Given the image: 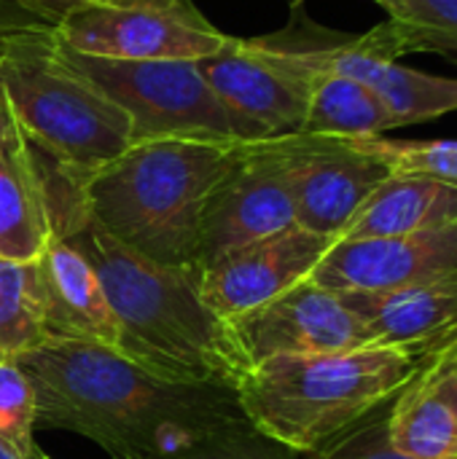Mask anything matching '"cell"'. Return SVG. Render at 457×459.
<instances>
[{
  "label": "cell",
  "instance_id": "4316f807",
  "mask_svg": "<svg viewBox=\"0 0 457 459\" xmlns=\"http://www.w3.org/2000/svg\"><path fill=\"white\" fill-rule=\"evenodd\" d=\"M19 3L35 8V11H40L43 16H48V19L57 24L59 16H62L67 8H73V5H78V3H86V0H19Z\"/></svg>",
  "mask_w": 457,
  "mask_h": 459
},
{
  "label": "cell",
  "instance_id": "9c48e42d",
  "mask_svg": "<svg viewBox=\"0 0 457 459\" xmlns=\"http://www.w3.org/2000/svg\"><path fill=\"white\" fill-rule=\"evenodd\" d=\"M275 145L294 196L296 226L312 234L337 239L358 207L391 175L369 137L296 132L275 137Z\"/></svg>",
  "mask_w": 457,
  "mask_h": 459
},
{
  "label": "cell",
  "instance_id": "603a6c76",
  "mask_svg": "<svg viewBox=\"0 0 457 459\" xmlns=\"http://www.w3.org/2000/svg\"><path fill=\"white\" fill-rule=\"evenodd\" d=\"M369 143L391 172L431 175L457 183V140H391L377 134L369 137Z\"/></svg>",
  "mask_w": 457,
  "mask_h": 459
},
{
  "label": "cell",
  "instance_id": "cb8c5ba5",
  "mask_svg": "<svg viewBox=\"0 0 457 459\" xmlns=\"http://www.w3.org/2000/svg\"><path fill=\"white\" fill-rule=\"evenodd\" d=\"M391 401L393 398H388L382 406H377L374 411L364 414L361 420L331 436L304 459H415L399 452L388 438Z\"/></svg>",
  "mask_w": 457,
  "mask_h": 459
},
{
  "label": "cell",
  "instance_id": "8992f818",
  "mask_svg": "<svg viewBox=\"0 0 457 459\" xmlns=\"http://www.w3.org/2000/svg\"><path fill=\"white\" fill-rule=\"evenodd\" d=\"M57 38V35H54ZM59 56L94 89L116 102L132 126V143L159 137L261 140L207 86L189 59H105L67 48L57 38Z\"/></svg>",
  "mask_w": 457,
  "mask_h": 459
},
{
  "label": "cell",
  "instance_id": "5b68a950",
  "mask_svg": "<svg viewBox=\"0 0 457 459\" xmlns=\"http://www.w3.org/2000/svg\"><path fill=\"white\" fill-rule=\"evenodd\" d=\"M0 83L30 145L73 175L132 145L129 118L59 56L54 27L19 32L0 46Z\"/></svg>",
  "mask_w": 457,
  "mask_h": 459
},
{
  "label": "cell",
  "instance_id": "277c9868",
  "mask_svg": "<svg viewBox=\"0 0 457 459\" xmlns=\"http://www.w3.org/2000/svg\"><path fill=\"white\" fill-rule=\"evenodd\" d=\"M417 366V355L382 344L272 358L242 371L234 393L256 430L307 457L393 398Z\"/></svg>",
  "mask_w": 457,
  "mask_h": 459
},
{
  "label": "cell",
  "instance_id": "8fae6325",
  "mask_svg": "<svg viewBox=\"0 0 457 459\" xmlns=\"http://www.w3.org/2000/svg\"><path fill=\"white\" fill-rule=\"evenodd\" d=\"M245 371L272 358L326 355L369 347L372 336L339 293L310 277L277 299L226 320Z\"/></svg>",
  "mask_w": 457,
  "mask_h": 459
},
{
  "label": "cell",
  "instance_id": "6da1fadb",
  "mask_svg": "<svg viewBox=\"0 0 457 459\" xmlns=\"http://www.w3.org/2000/svg\"><path fill=\"white\" fill-rule=\"evenodd\" d=\"M48 231L94 266L119 323L116 352L137 368L183 385H232L245 371L226 320L199 296V272L167 266L108 234L89 212L73 172L32 148Z\"/></svg>",
  "mask_w": 457,
  "mask_h": 459
},
{
  "label": "cell",
  "instance_id": "d6986e66",
  "mask_svg": "<svg viewBox=\"0 0 457 459\" xmlns=\"http://www.w3.org/2000/svg\"><path fill=\"white\" fill-rule=\"evenodd\" d=\"M396 129L382 100L361 81L321 70L304 113L302 132L331 137H377Z\"/></svg>",
  "mask_w": 457,
  "mask_h": 459
},
{
  "label": "cell",
  "instance_id": "ac0fdd59",
  "mask_svg": "<svg viewBox=\"0 0 457 459\" xmlns=\"http://www.w3.org/2000/svg\"><path fill=\"white\" fill-rule=\"evenodd\" d=\"M48 234L32 145L22 129L0 134V258L35 261Z\"/></svg>",
  "mask_w": 457,
  "mask_h": 459
},
{
  "label": "cell",
  "instance_id": "9a60e30c",
  "mask_svg": "<svg viewBox=\"0 0 457 459\" xmlns=\"http://www.w3.org/2000/svg\"><path fill=\"white\" fill-rule=\"evenodd\" d=\"M339 296L364 323L372 344L407 350L417 360L457 325V274L423 285Z\"/></svg>",
  "mask_w": 457,
  "mask_h": 459
},
{
  "label": "cell",
  "instance_id": "d4e9b609",
  "mask_svg": "<svg viewBox=\"0 0 457 459\" xmlns=\"http://www.w3.org/2000/svg\"><path fill=\"white\" fill-rule=\"evenodd\" d=\"M175 459H304V455L264 436L250 422H242Z\"/></svg>",
  "mask_w": 457,
  "mask_h": 459
},
{
  "label": "cell",
  "instance_id": "f1b7e54d",
  "mask_svg": "<svg viewBox=\"0 0 457 459\" xmlns=\"http://www.w3.org/2000/svg\"><path fill=\"white\" fill-rule=\"evenodd\" d=\"M13 129H19V124H16V118H13L8 94H5V89H3V83H0V134H8V132H13Z\"/></svg>",
  "mask_w": 457,
  "mask_h": 459
},
{
  "label": "cell",
  "instance_id": "4fadbf2b",
  "mask_svg": "<svg viewBox=\"0 0 457 459\" xmlns=\"http://www.w3.org/2000/svg\"><path fill=\"white\" fill-rule=\"evenodd\" d=\"M334 237L291 226L242 245L199 269V296L221 320L245 315L304 282Z\"/></svg>",
  "mask_w": 457,
  "mask_h": 459
},
{
  "label": "cell",
  "instance_id": "ffe728a7",
  "mask_svg": "<svg viewBox=\"0 0 457 459\" xmlns=\"http://www.w3.org/2000/svg\"><path fill=\"white\" fill-rule=\"evenodd\" d=\"M43 342L35 261L0 258V352L19 358Z\"/></svg>",
  "mask_w": 457,
  "mask_h": 459
},
{
  "label": "cell",
  "instance_id": "2e32d148",
  "mask_svg": "<svg viewBox=\"0 0 457 459\" xmlns=\"http://www.w3.org/2000/svg\"><path fill=\"white\" fill-rule=\"evenodd\" d=\"M388 438L415 459H457L455 368L417 366V374L391 401Z\"/></svg>",
  "mask_w": 457,
  "mask_h": 459
},
{
  "label": "cell",
  "instance_id": "44dd1931",
  "mask_svg": "<svg viewBox=\"0 0 457 459\" xmlns=\"http://www.w3.org/2000/svg\"><path fill=\"white\" fill-rule=\"evenodd\" d=\"M407 54H457V0H377Z\"/></svg>",
  "mask_w": 457,
  "mask_h": 459
},
{
  "label": "cell",
  "instance_id": "3957f363",
  "mask_svg": "<svg viewBox=\"0 0 457 459\" xmlns=\"http://www.w3.org/2000/svg\"><path fill=\"white\" fill-rule=\"evenodd\" d=\"M245 140H140L75 175L92 218L119 242L167 266L197 269L205 202Z\"/></svg>",
  "mask_w": 457,
  "mask_h": 459
},
{
  "label": "cell",
  "instance_id": "e0dca14e",
  "mask_svg": "<svg viewBox=\"0 0 457 459\" xmlns=\"http://www.w3.org/2000/svg\"><path fill=\"white\" fill-rule=\"evenodd\" d=\"M457 223V183L391 172L358 207L339 237H404ZM337 237V239H339Z\"/></svg>",
  "mask_w": 457,
  "mask_h": 459
},
{
  "label": "cell",
  "instance_id": "83f0119b",
  "mask_svg": "<svg viewBox=\"0 0 457 459\" xmlns=\"http://www.w3.org/2000/svg\"><path fill=\"white\" fill-rule=\"evenodd\" d=\"M420 363H439V366H450L457 371V333L453 339H447L444 344H439L436 350L426 352L420 358Z\"/></svg>",
  "mask_w": 457,
  "mask_h": 459
},
{
  "label": "cell",
  "instance_id": "f546056e",
  "mask_svg": "<svg viewBox=\"0 0 457 459\" xmlns=\"http://www.w3.org/2000/svg\"><path fill=\"white\" fill-rule=\"evenodd\" d=\"M0 459H24V457H22L19 452H13L8 444H3V441H0Z\"/></svg>",
  "mask_w": 457,
  "mask_h": 459
},
{
  "label": "cell",
  "instance_id": "7402d4cb",
  "mask_svg": "<svg viewBox=\"0 0 457 459\" xmlns=\"http://www.w3.org/2000/svg\"><path fill=\"white\" fill-rule=\"evenodd\" d=\"M38 401L16 355L0 352V441L30 459L35 449Z\"/></svg>",
  "mask_w": 457,
  "mask_h": 459
},
{
  "label": "cell",
  "instance_id": "7a4b0ae2",
  "mask_svg": "<svg viewBox=\"0 0 457 459\" xmlns=\"http://www.w3.org/2000/svg\"><path fill=\"white\" fill-rule=\"evenodd\" d=\"M19 363L35 390V428L78 433L113 459H175L248 422L232 385L167 382L108 347L43 342Z\"/></svg>",
  "mask_w": 457,
  "mask_h": 459
},
{
  "label": "cell",
  "instance_id": "30bf717a",
  "mask_svg": "<svg viewBox=\"0 0 457 459\" xmlns=\"http://www.w3.org/2000/svg\"><path fill=\"white\" fill-rule=\"evenodd\" d=\"M296 226L294 196L275 137L245 140L213 186L197 234V272L215 258Z\"/></svg>",
  "mask_w": 457,
  "mask_h": 459
},
{
  "label": "cell",
  "instance_id": "1f68e13d",
  "mask_svg": "<svg viewBox=\"0 0 457 459\" xmlns=\"http://www.w3.org/2000/svg\"><path fill=\"white\" fill-rule=\"evenodd\" d=\"M457 333V325H455V331H453V333H450V336H447V339H453V336H455ZM447 339H444V342H447ZM444 342H442V344H444ZM434 350H436V347H434Z\"/></svg>",
  "mask_w": 457,
  "mask_h": 459
},
{
  "label": "cell",
  "instance_id": "5bb4252c",
  "mask_svg": "<svg viewBox=\"0 0 457 459\" xmlns=\"http://www.w3.org/2000/svg\"><path fill=\"white\" fill-rule=\"evenodd\" d=\"M40 320L46 342H78L116 350L119 323L86 255L62 237L48 234L35 258Z\"/></svg>",
  "mask_w": 457,
  "mask_h": 459
},
{
  "label": "cell",
  "instance_id": "7c38bea8",
  "mask_svg": "<svg viewBox=\"0 0 457 459\" xmlns=\"http://www.w3.org/2000/svg\"><path fill=\"white\" fill-rule=\"evenodd\" d=\"M457 274V223L404 237L334 239L310 280L334 293H374Z\"/></svg>",
  "mask_w": 457,
  "mask_h": 459
},
{
  "label": "cell",
  "instance_id": "52a82bcc",
  "mask_svg": "<svg viewBox=\"0 0 457 459\" xmlns=\"http://www.w3.org/2000/svg\"><path fill=\"white\" fill-rule=\"evenodd\" d=\"M197 70L261 140L302 132L310 89L321 73L288 30L264 38L226 35L218 51L197 59Z\"/></svg>",
  "mask_w": 457,
  "mask_h": 459
},
{
  "label": "cell",
  "instance_id": "ba28073f",
  "mask_svg": "<svg viewBox=\"0 0 457 459\" xmlns=\"http://www.w3.org/2000/svg\"><path fill=\"white\" fill-rule=\"evenodd\" d=\"M54 35L89 56L189 62L226 40L191 0H86L59 16Z\"/></svg>",
  "mask_w": 457,
  "mask_h": 459
},
{
  "label": "cell",
  "instance_id": "4dcf8cb0",
  "mask_svg": "<svg viewBox=\"0 0 457 459\" xmlns=\"http://www.w3.org/2000/svg\"><path fill=\"white\" fill-rule=\"evenodd\" d=\"M30 459H51V457H46V455H40V452H35V455H32V457Z\"/></svg>",
  "mask_w": 457,
  "mask_h": 459
},
{
  "label": "cell",
  "instance_id": "484cf974",
  "mask_svg": "<svg viewBox=\"0 0 457 459\" xmlns=\"http://www.w3.org/2000/svg\"><path fill=\"white\" fill-rule=\"evenodd\" d=\"M46 27H54V22L48 16H43L40 11H35L19 0H0V46L19 32L46 30Z\"/></svg>",
  "mask_w": 457,
  "mask_h": 459
},
{
  "label": "cell",
  "instance_id": "d6a6232c",
  "mask_svg": "<svg viewBox=\"0 0 457 459\" xmlns=\"http://www.w3.org/2000/svg\"><path fill=\"white\" fill-rule=\"evenodd\" d=\"M374 3H377V0H374Z\"/></svg>",
  "mask_w": 457,
  "mask_h": 459
}]
</instances>
